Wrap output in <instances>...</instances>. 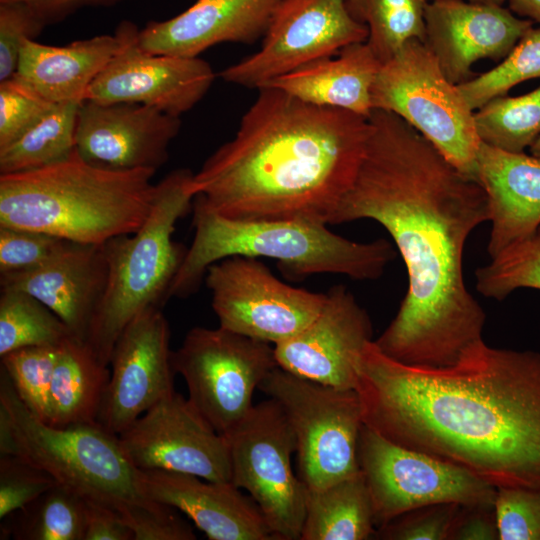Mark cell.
<instances>
[{
  "instance_id": "8992f818",
  "label": "cell",
  "mask_w": 540,
  "mask_h": 540,
  "mask_svg": "<svg viewBox=\"0 0 540 540\" xmlns=\"http://www.w3.org/2000/svg\"><path fill=\"white\" fill-rule=\"evenodd\" d=\"M193 172L171 171L156 183L150 215L132 234L103 243L108 281L86 343L110 366L114 345L125 327L149 308L162 309L187 249L173 240L177 221L193 207Z\"/></svg>"
},
{
  "instance_id": "4fadbf2b",
  "label": "cell",
  "mask_w": 540,
  "mask_h": 540,
  "mask_svg": "<svg viewBox=\"0 0 540 540\" xmlns=\"http://www.w3.org/2000/svg\"><path fill=\"white\" fill-rule=\"evenodd\" d=\"M204 281L220 327L273 346L309 325L327 298L282 282L258 258L247 256L213 263Z\"/></svg>"
},
{
  "instance_id": "7c38bea8",
  "label": "cell",
  "mask_w": 540,
  "mask_h": 540,
  "mask_svg": "<svg viewBox=\"0 0 540 540\" xmlns=\"http://www.w3.org/2000/svg\"><path fill=\"white\" fill-rule=\"evenodd\" d=\"M231 482L256 502L276 540H300L307 488L292 469L296 439L280 404L253 405L226 436Z\"/></svg>"
},
{
  "instance_id": "836d02e7",
  "label": "cell",
  "mask_w": 540,
  "mask_h": 540,
  "mask_svg": "<svg viewBox=\"0 0 540 540\" xmlns=\"http://www.w3.org/2000/svg\"><path fill=\"white\" fill-rule=\"evenodd\" d=\"M540 78V27L531 28L493 69L459 84L472 110L504 96L523 81Z\"/></svg>"
},
{
  "instance_id": "9a60e30c",
  "label": "cell",
  "mask_w": 540,
  "mask_h": 540,
  "mask_svg": "<svg viewBox=\"0 0 540 540\" xmlns=\"http://www.w3.org/2000/svg\"><path fill=\"white\" fill-rule=\"evenodd\" d=\"M121 447L140 470H167L209 481H231L226 438L190 400L173 391L118 435Z\"/></svg>"
},
{
  "instance_id": "6da1fadb",
  "label": "cell",
  "mask_w": 540,
  "mask_h": 540,
  "mask_svg": "<svg viewBox=\"0 0 540 540\" xmlns=\"http://www.w3.org/2000/svg\"><path fill=\"white\" fill-rule=\"evenodd\" d=\"M369 121L364 158L329 224L378 222L406 266V295L376 346L407 365H453L483 340L486 314L466 287L463 254L489 221L487 195L397 115L373 109Z\"/></svg>"
},
{
  "instance_id": "ba28073f",
  "label": "cell",
  "mask_w": 540,
  "mask_h": 540,
  "mask_svg": "<svg viewBox=\"0 0 540 540\" xmlns=\"http://www.w3.org/2000/svg\"><path fill=\"white\" fill-rule=\"evenodd\" d=\"M371 103L373 109L400 117L453 166L475 179L481 140L474 112L458 85L444 75L426 43L411 40L381 64Z\"/></svg>"
},
{
  "instance_id": "5bb4252c",
  "label": "cell",
  "mask_w": 540,
  "mask_h": 540,
  "mask_svg": "<svg viewBox=\"0 0 540 540\" xmlns=\"http://www.w3.org/2000/svg\"><path fill=\"white\" fill-rule=\"evenodd\" d=\"M367 37V27L350 15L344 0H282L259 50L226 67L220 77L258 90Z\"/></svg>"
},
{
  "instance_id": "e0dca14e",
  "label": "cell",
  "mask_w": 540,
  "mask_h": 540,
  "mask_svg": "<svg viewBox=\"0 0 540 540\" xmlns=\"http://www.w3.org/2000/svg\"><path fill=\"white\" fill-rule=\"evenodd\" d=\"M170 327L160 308L137 315L122 331L110 358L111 374L97 423L119 435L175 391Z\"/></svg>"
},
{
  "instance_id": "7dc6e473",
  "label": "cell",
  "mask_w": 540,
  "mask_h": 540,
  "mask_svg": "<svg viewBox=\"0 0 540 540\" xmlns=\"http://www.w3.org/2000/svg\"><path fill=\"white\" fill-rule=\"evenodd\" d=\"M509 9L532 22L540 23V0H508Z\"/></svg>"
},
{
  "instance_id": "ac0fdd59",
  "label": "cell",
  "mask_w": 540,
  "mask_h": 540,
  "mask_svg": "<svg viewBox=\"0 0 540 540\" xmlns=\"http://www.w3.org/2000/svg\"><path fill=\"white\" fill-rule=\"evenodd\" d=\"M181 128L180 117L137 103L83 100L78 108L75 147L85 161L112 170L157 171Z\"/></svg>"
},
{
  "instance_id": "277c9868",
  "label": "cell",
  "mask_w": 540,
  "mask_h": 540,
  "mask_svg": "<svg viewBox=\"0 0 540 540\" xmlns=\"http://www.w3.org/2000/svg\"><path fill=\"white\" fill-rule=\"evenodd\" d=\"M155 173L99 167L75 152L40 169L0 175V226L103 244L135 233L147 220Z\"/></svg>"
},
{
  "instance_id": "d590c367",
  "label": "cell",
  "mask_w": 540,
  "mask_h": 540,
  "mask_svg": "<svg viewBox=\"0 0 540 540\" xmlns=\"http://www.w3.org/2000/svg\"><path fill=\"white\" fill-rule=\"evenodd\" d=\"M60 346H33L1 357V368L21 401L38 419L49 421V394Z\"/></svg>"
},
{
  "instance_id": "5b68a950",
  "label": "cell",
  "mask_w": 540,
  "mask_h": 540,
  "mask_svg": "<svg viewBox=\"0 0 540 540\" xmlns=\"http://www.w3.org/2000/svg\"><path fill=\"white\" fill-rule=\"evenodd\" d=\"M194 237L172 283L169 297L197 292L209 266L231 256L264 257L277 262L291 278L340 274L375 280L395 258L385 239L356 242L311 221H244L222 216L193 201Z\"/></svg>"
},
{
  "instance_id": "f6af8a7d",
  "label": "cell",
  "mask_w": 540,
  "mask_h": 540,
  "mask_svg": "<svg viewBox=\"0 0 540 540\" xmlns=\"http://www.w3.org/2000/svg\"><path fill=\"white\" fill-rule=\"evenodd\" d=\"M451 539L499 540L494 508L463 506Z\"/></svg>"
},
{
  "instance_id": "d4e9b609",
  "label": "cell",
  "mask_w": 540,
  "mask_h": 540,
  "mask_svg": "<svg viewBox=\"0 0 540 540\" xmlns=\"http://www.w3.org/2000/svg\"><path fill=\"white\" fill-rule=\"evenodd\" d=\"M120 47L121 38L116 32L63 46L25 39L13 78L54 104L81 103Z\"/></svg>"
},
{
  "instance_id": "74e56055",
  "label": "cell",
  "mask_w": 540,
  "mask_h": 540,
  "mask_svg": "<svg viewBox=\"0 0 540 540\" xmlns=\"http://www.w3.org/2000/svg\"><path fill=\"white\" fill-rule=\"evenodd\" d=\"M462 507L444 503L418 508L378 528L374 536L387 540H449Z\"/></svg>"
},
{
  "instance_id": "ee69618b",
  "label": "cell",
  "mask_w": 540,
  "mask_h": 540,
  "mask_svg": "<svg viewBox=\"0 0 540 540\" xmlns=\"http://www.w3.org/2000/svg\"><path fill=\"white\" fill-rule=\"evenodd\" d=\"M84 540H134V535L116 508L85 499Z\"/></svg>"
},
{
  "instance_id": "c3c4849f",
  "label": "cell",
  "mask_w": 540,
  "mask_h": 540,
  "mask_svg": "<svg viewBox=\"0 0 540 540\" xmlns=\"http://www.w3.org/2000/svg\"><path fill=\"white\" fill-rule=\"evenodd\" d=\"M531 155L539 157L540 158V136L536 139V141L530 146L529 148Z\"/></svg>"
},
{
  "instance_id": "d6986e66",
  "label": "cell",
  "mask_w": 540,
  "mask_h": 540,
  "mask_svg": "<svg viewBox=\"0 0 540 540\" xmlns=\"http://www.w3.org/2000/svg\"><path fill=\"white\" fill-rule=\"evenodd\" d=\"M317 317L294 337L274 345L280 368L318 383L354 389L357 362L372 340L370 317L354 295L335 285Z\"/></svg>"
},
{
  "instance_id": "60d3db41",
  "label": "cell",
  "mask_w": 540,
  "mask_h": 540,
  "mask_svg": "<svg viewBox=\"0 0 540 540\" xmlns=\"http://www.w3.org/2000/svg\"><path fill=\"white\" fill-rule=\"evenodd\" d=\"M118 511L132 530L134 540L196 539L191 525L170 505L148 499L125 505Z\"/></svg>"
},
{
  "instance_id": "83f0119b",
  "label": "cell",
  "mask_w": 540,
  "mask_h": 540,
  "mask_svg": "<svg viewBox=\"0 0 540 540\" xmlns=\"http://www.w3.org/2000/svg\"><path fill=\"white\" fill-rule=\"evenodd\" d=\"M376 525L361 471L317 490L307 489L300 540H366Z\"/></svg>"
},
{
  "instance_id": "ffe728a7",
  "label": "cell",
  "mask_w": 540,
  "mask_h": 540,
  "mask_svg": "<svg viewBox=\"0 0 540 540\" xmlns=\"http://www.w3.org/2000/svg\"><path fill=\"white\" fill-rule=\"evenodd\" d=\"M533 23L503 5L434 0L425 10V43L447 79L459 85L474 77L477 61L504 59Z\"/></svg>"
},
{
  "instance_id": "b9f144b4",
  "label": "cell",
  "mask_w": 540,
  "mask_h": 540,
  "mask_svg": "<svg viewBox=\"0 0 540 540\" xmlns=\"http://www.w3.org/2000/svg\"><path fill=\"white\" fill-rule=\"evenodd\" d=\"M64 242L46 233L0 226V275L44 264Z\"/></svg>"
},
{
  "instance_id": "cb8c5ba5",
  "label": "cell",
  "mask_w": 540,
  "mask_h": 540,
  "mask_svg": "<svg viewBox=\"0 0 540 540\" xmlns=\"http://www.w3.org/2000/svg\"><path fill=\"white\" fill-rule=\"evenodd\" d=\"M475 179L489 203L487 251L494 258L540 226V158L481 142Z\"/></svg>"
},
{
  "instance_id": "681fc988",
  "label": "cell",
  "mask_w": 540,
  "mask_h": 540,
  "mask_svg": "<svg viewBox=\"0 0 540 540\" xmlns=\"http://www.w3.org/2000/svg\"><path fill=\"white\" fill-rule=\"evenodd\" d=\"M429 1H434V0H429ZM467 1L478 2V3H487V4L503 5V3H504L506 0H467Z\"/></svg>"
},
{
  "instance_id": "bcb514c9",
  "label": "cell",
  "mask_w": 540,
  "mask_h": 540,
  "mask_svg": "<svg viewBox=\"0 0 540 540\" xmlns=\"http://www.w3.org/2000/svg\"><path fill=\"white\" fill-rule=\"evenodd\" d=\"M124 0H0V2H20L46 25L60 21L87 6H108Z\"/></svg>"
},
{
  "instance_id": "4316f807",
  "label": "cell",
  "mask_w": 540,
  "mask_h": 540,
  "mask_svg": "<svg viewBox=\"0 0 540 540\" xmlns=\"http://www.w3.org/2000/svg\"><path fill=\"white\" fill-rule=\"evenodd\" d=\"M111 369L90 346L70 336L61 345L49 394V421L55 427L97 423Z\"/></svg>"
},
{
  "instance_id": "9c48e42d",
  "label": "cell",
  "mask_w": 540,
  "mask_h": 540,
  "mask_svg": "<svg viewBox=\"0 0 540 540\" xmlns=\"http://www.w3.org/2000/svg\"><path fill=\"white\" fill-rule=\"evenodd\" d=\"M258 389L276 400L289 420L296 439L298 477L308 490L360 471L357 449L364 423L355 389L318 383L279 366Z\"/></svg>"
},
{
  "instance_id": "ab89813d",
  "label": "cell",
  "mask_w": 540,
  "mask_h": 540,
  "mask_svg": "<svg viewBox=\"0 0 540 540\" xmlns=\"http://www.w3.org/2000/svg\"><path fill=\"white\" fill-rule=\"evenodd\" d=\"M55 104L10 78L0 82V148L35 125Z\"/></svg>"
},
{
  "instance_id": "4dcf8cb0",
  "label": "cell",
  "mask_w": 540,
  "mask_h": 540,
  "mask_svg": "<svg viewBox=\"0 0 540 540\" xmlns=\"http://www.w3.org/2000/svg\"><path fill=\"white\" fill-rule=\"evenodd\" d=\"M350 15L368 29L366 43L382 64L407 42H426L429 0H344Z\"/></svg>"
},
{
  "instance_id": "30bf717a",
  "label": "cell",
  "mask_w": 540,
  "mask_h": 540,
  "mask_svg": "<svg viewBox=\"0 0 540 540\" xmlns=\"http://www.w3.org/2000/svg\"><path fill=\"white\" fill-rule=\"evenodd\" d=\"M171 361L186 382L190 402L223 436L245 418L255 390L278 367L270 343L220 326L189 330Z\"/></svg>"
},
{
  "instance_id": "7a4b0ae2",
  "label": "cell",
  "mask_w": 540,
  "mask_h": 540,
  "mask_svg": "<svg viewBox=\"0 0 540 540\" xmlns=\"http://www.w3.org/2000/svg\"><path fill=\"white\" fill-rule=\"evenodd\" d=\"M365 426L494 488L540 490V352L481 340L446 367L407 365L369 342L354 388Z\"/></svg>"
},
{
  "instance_id": "44dd1931",
  "label": "cell",
  "mask_w": 540,
  "mask_h": 540,
  "mask_svg": "<svg viewBox=\"0 0 540 540\" xmlns=\"http://www.w3.org/2000/svg\"><path fill=\"white\" fill-rule=\"evenodd\" d=\"M108 263L103 244L65 240L44 264L0 275L1 288L31 294L51 309L82 341L104 297Z\"/></svg>"
},
{
  "instance_id": "d6a6232c",
  "label": "cell",
  "mask_w": 540,
  "mask_h": 540,
  "mask_svg": "<svg viewBox=\"0 0 540 540\" xmlns=\"http://www.w3.org/2000/svg\"><path fill=\"white\" fill-rule=\"evenodd\" d=\"M481 142L509 152H524L540 136V86L517 97H496L474 112Z\"/></svg>"
},
{
  "instance_id": "1f68e13d",
  "label": "cell",
  "mask_w": 540,
  "mask_h": 540,
  "mask_svg": "<svg viewBox=\"0 0 540 540\" xmlns=\"http://www.w3.org/2000/svg\"><path fill=\"white\" fill-rule=\"evenodd\" d=\"M73 336L46 305L22 290L1 288L0 356L25 347L60 346Z\"/></svg>"
},
{
  "instance_id": "8fae6325",
  "label": "cell",
  "mask_w": 540,
  "mask_h": 540,
  "mask_svg": "<svg viewBox=\"0 0 540 540\" xmlns=\"http://www.w3.org/2000/svg\"><path fill=\"white\" fill-rule=\"evenodd\" d=\"M357 457L376 530L409 511L435 504L494 508L493 486L458 466L393 443L365 425Z\"/></svg>"
},
{
  "instance_id": "e575fe53",
  "label": "cell",
  "mask_w": 540,
  "mask_h": 540,
  "mask_svg": "<svg viewBox=\"0 0 540 540\" xmlns=\"http://www.w3.org/2000/svg\"><path fill=\"white\" fill-rule=\"evenodd\" d=\"M476 289L484 297L503 300L520 288L540 290V226L476 272Z\"/></svg>"
},
{
  "instance_id": "2e32d148",
  "label": "cell",
  "mask_w": 540,
  "mask_h": 540,
  "mask_svg": "<svg viewBox=\"0 0 540 540\" xmlns=\"http://www.w3.org/2000/svg\"><path fill=\"white\" fill-rule=\"evenodd\" d=\"M139 30L127 20L118 25L115 32L121 47L92 82L85 99L137 103L180 117L205 96L215 79L214 71L199 57L144 51L138 44Z\"/></svg>"
},
{
  "instance_id": "52a82bcc",
  "label": "cell",
  "mask_w": 540,
  "mask_h": 540,
  "mask_svg": "<svg viewBox=\"0 0 540 540\" xmlns=\"http://www.w3.org/2000/svg\"><path fill=\"white\" fill-rule=\"evenodd\" d=\"M0 453L17 455L85 499L121 507L145 502L138 469L118 436L98 423L55 427L38 419L0 372Z\"/></svg>"
},
{
  "instance_id": "f546056e",
  "label": "cell",
  "mask_w": 540,
  "mask_h": 540,
  "mask_svg": "<svg viewBox=\"0 0 540 540\" xmlns=\"http://www.w3.org/2000/svg\"><path fill=\"white\" fill-rule=\"evenodd\" d=\"M80 103H58L11 144L0 148V175L40 169L70 158Z\"/></svg>"
},
{
  "instance_id": "8d00e7d4",
  "label": "cell",
  "mask_w": 540,
  "mask_h": 540,
  "mask_svg": "<svg viewBox=\"0 0 540 540\" xmlns=\"http://www.w3.org/2000/svg\"><path fill=\"white\" fill-rule=\"evenodd\" d=\"M494 512L499 540H540V490L497 488Z\"/></svg>"
},
{
  "instance_id": "f35d334b",
  "label": "cell",
  "mask_w": 540,
  "mask_h": 540,
  "mask_svg": "<svg viewBox=\"0 0 540 540\" xmlns=\"http://www.w3.org/2000/svg\"><path fill=\"white\" fill-rule=\"evenodd\" d=\"M57 484L50 474L25 459L0 453V519Z\"/></svg>"
},
{
  "instance_id": "f1b7e54d",
  "label": "cell",
  "mask_w": 540,
  "mask_h": 540,
  "mask_svg": "<svg viewBox=\"0 0 540 540\" xmlns=\"http://www.w3.org/2000/svg\"><path fill=\"white\" fill-rule=\"evenodd\" d=\"M1 521V539L84 540L85 498L57 484Z\"/></svg>"
},
{
  "instance_id": "7bdbcfd3",
  "label": "cell",
  "mask_w": 540,
  "mask_h": 540,
  "mask_svg": "<svg viewBox=\"0 0 540 540\" xmlns=\"http://www.w3.org/2000/svg\"><path fill=\"white\" fill-rule=\"evenodd\" d=\"M44 27L25 4L0 2V82L15 74L23 41L34 39Z\"/></svg>"
},
{
  "instance_id": "484cf974",
  "label": "cell",
  "mask_w": 540,
  "mask_h": 540,
  "mask_svg": "<svg viewBox=\"0 0 540 540\" xmlns=\"http://www.w3.org/2000/svg\"><path fill=\"white\" fill-rule=\"evenodd\" d=\"M381 63L366 42L306 64L269 85L304 102L347 110L369 118L371 90Z\"/></svg>"
},
{
  "instance_id": "3957f363",
  "label": "cell",
  "mask_w": 540,
  "mask_h": 540,
  "mask_svg": "<svg viewBox=\"0 0 540 540\" xmlns=\"http://www.w3.org/2000/svg\"><path fill=\"white\" fill-rule=\"evenodd\" d=\"M257 91L234 137L193 174L194 198L235 220L328 225L364 158L369 118Z\"/></svg>"
},
{
  "instance_id": "7402d4cb",
  "label": "cell",
  "mask_w": 540,
  "mask_h": 540,
  "mask_svg": "<svg viewBox=\"0 0 540 540\" xmlns=\"http://www.w3.org/2000/svg\"><path fill=\"white\" fill-rule=\"evenodd\" d=\"M140 490L186 514L210 540H276L256 502L231 481L138 469Z\"/></svg>"
},
{
  "instance_id": "603a6c76",
  "label": "cell",
  "mask_w": 540,
  "mask_h": 540,
  "mask_svg": "<svg viewBox=\"0 0 540 540\" xmlns=\"http://www.w3.org/2000/svg\"><path fill=\"white\" fill-rule=\"evenodd\" d=\"M282 0H197L182 13L151 21L138 44L152 54L198 57L221 43L252 44L263 37Z\"/></svg>"
}]
</instances>
